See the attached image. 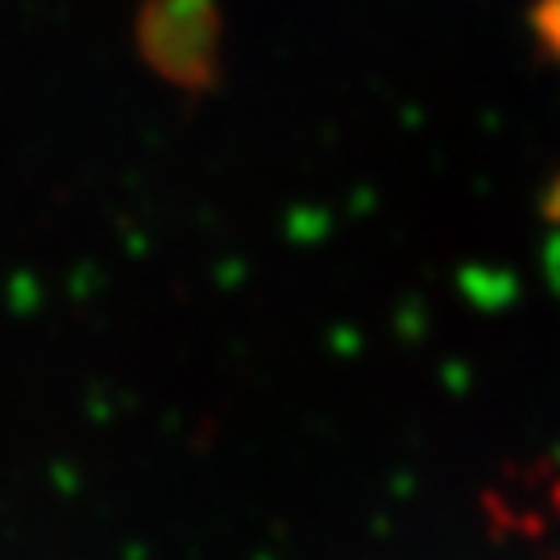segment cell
<instances>
[{"mask_svg": "<svg viewBox=\"0 0 560 560\" xmlns=\"http://www.w3.org/2000/svg\"><path fill=\"white\" fill-rule=\"evenodd\" d=\"M540 34L560 55V0H544L540 4Z\"/></svg>", "mask_w": 560, "mask_h": 560, "instance_id": "obj_1", "label": "cell"}]
</instances>
